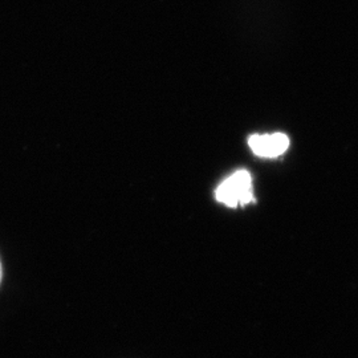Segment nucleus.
I'll use <instances>...</instances> for the list:
<instances>
[{"label":"nucleus","instance_id":"1","mask_svg":"<svg viewBox=\"0 0 358 358\" xmlns=\"http://www.w3.org/2000/svg\"><path fill=\"white\" fill-rule=\"evenodd\" d=\"M217 202L229 207L245 206L254 202L252 178L245 170L234 173L230 178L226 179L215 192Z\"/></svg>","mask_w":358,"mask_h":358},{"label":"nucleus","instance_id":"3","mask_svg":"<svg viewBox=\"0 0 358 358\" xmlns=\"http://www.w3.org/2000/svg\"><path fill=\"white\" fill-rule=\"evenodd\" d=\"M1 279H3V268H1V262H0V284H1Z\"/></svg>","mask_w":358,"mask_h":358},{"label":"nucleus","instance_id":"2","mask_svg":"<svg viewBox=\"0 0 358 358\" xmlns=\"http://www.w3.org/2000/svg\"><path fill=\"white\" fill-rule=\"evenodd\" d=\"M248 145L257 157L276 158L287 152L289 146V138L282 133L263 134V136L255 134L248 138Z\"/></svg>","mask_w":358,"mask_h":358}]
</instances>
